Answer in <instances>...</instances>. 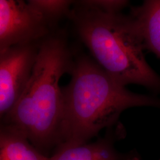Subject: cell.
I'll return each mask as SVG.
<instances>
[{
  "label": "cell",
  "mask_w": 160,
  "mask_h": 160,
  "mask_svg": "<svg viewBox=\"0 0 160 160\" xmlns=\"http://www.w3.org/2000/svg\"><path fill=\"white\" fill-rule=\"evenodd\" d=\"M74 58L63 32L55 30L40 42L29 82L2 123L15 127L39 151L59 143L63 100L59 81L71 74Z\"/></svg>",
  "instance_id": "7a4b0ae2"
},
{
  "label": "cell",
  "mask_w": 160,
  "mask_h": 160,
  "mask_svg": "<svg viewBox=\"0 0 160 160\" xmlns=\"http://www.w3.org/2000/svg\"><path fill=\"white\" fill-rule=\"evenodd\" d=\"M69 18L94 60L111 77L125 87L139 85L160 95V75L147 62L129 14L101 12L74 1Z\"/></svg>",
  "instance_id": "3957f363"
},
{
  "label": "cell",
  "mask_w": 160,
  "mask_h": 160,
  "mask_svg": "<svg viewBox=\"0 0 160 160\" xmlns=\"http://www.w3.org/2000/svg\"><path fill=\"white\" fill-rule=\"evenodd\" d=\"M49 160H120L109 139L91 143H61Z\"/></svg>",
  "instance_id": "ba28073f"
},
{
  "label": "cell",
  "mask_w": 160,
  "mask_h": 160,
  "mask_svg": "<svg viewBox=\"0 0 160 160\" xmlns=\"http://www.w3.org/2000/svg\"><path fill=\"white\" fill-rule=\"evenodd\" d=\"M39 43L12 46L0 51V116L14 108L29 82Z\"/></svg>",
  "instance_id": "5b68a950"
},
{
  "label": "cell",
  "mask_w": 160,
  "mask_h": 160,
  "mask_svg": "<svg viewBox=\"0 0 160 160\" xmlns=\"http://www.w3.org/2000/svg\"><path fill=\"white\" fill-rule=\"evenodd\" d=\"M140 35L145 50L160 59V0H146L132 7L129 14Z\"/></svg>",
  "instance_id": "8992f818"
},
{
  "label": "cell",
  "mask_w": 160,
  "mask_h": 160,
  "mask_svg": "<svg viewBox=\"0 0 160 160\" xmlns=\"http://www.w3.org/2000/svg\"><path fill=\"white\" fill-rule=\"evenodd\" d=\"M55 30L28 1H0V51L39 43Z\"/></svg>",
  "instance_id": "277c9868"
},
{
  "label": "cell",
  "mask_w": 160,
  "mask_h": 160,
  "mask_svg": "<svg viewBox=\"0 0 160 160\" xmlns=\"http://www.w3.org/2000/svg\"><path fill=\"white\" fill-rule=\"evenodd\" d=\"M159 160H160V159H159Z\"/></svg>",
  "instance_id": "7c38bea8"
},
{
  "label": "cell",
  "mask_w": 160,
  "mask_h": 160,
  "mask_svg": "<svg viewBox=\"0 0 160 160\" xmlns=\"http://www.w3.org/2000/svg\"><path fill=\"white\" fill-rule=\"evenodd\" d=\"M139 160L138 158L137 157H133V158H130V159H129V160Z\"/></svg>",
  "instance_id": "8fae6325"
},
{
  "label": "cell",
  "mask_w": 160,
  "mask_h": 160,
  "mask_svg": "<svg viewBox=\"0 0 160 160\" xmlns=\"http://www.w3.org/2000/svg\"><path fill=\"white\" fill-rule=\"evenodd\" d=\"M71 80L62 88L63 119L59 144H82L113 126L126 109H160V98L131 92L86 55L74 58Z\"/></svg>",
  "instance_id": "6da1fadb"
},
{
  "label": "cell",
  "mask_w": 160,
  "mask_h": 160,
  "mask_svg": "<svg viewBox=\"0 0 160 160\" xmlns=\"http://www.w3.org/2000/svg\"><path fill=\"white\" fill-rule=\"evenodd\" d=\"M82 5L106 12H121L128 7L129 1L126 0H81Z\"/></svg>",
  "instance_id": "30bf717a"
},
{
  "label": "cell",
  "mask_w": 160,
  "mask_h": 160,
  "mask_svg": "<svg viewBox=\"0 0 160 160\" xmlns=\"http://www.w3.org/2000/svg\"><path fill=\"white\" fill-rule=\"evenodd\" d=\"M0 160H49L30 143L28 138L15 127L1 124Z\"/></svg>",
  "instance_id": "52a82bcc"
},
{
  "label": "cell",
  "mask_w": 160,
  "mask_h": 160,
  "mask_svg": "<svg viewBox=\"0 0 160 160\" xmlns=\"http://www.w3.org/2000/svg\"><path fill=\"white\" fill-rule=\"evenodd\" d=\"M74 1L29 0L28 2L40 12L53 29L64 17H68Z\"/></svg>",
  "instance_id": "9c48e42d"
}]
</instances>
